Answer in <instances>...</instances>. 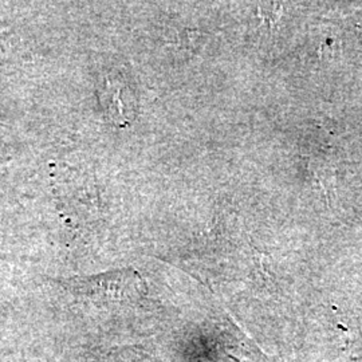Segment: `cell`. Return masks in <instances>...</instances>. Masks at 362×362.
Returning a JSON list of instances; mask_svg holds the SVG:
<instances>
[{"instance_id": "6da1fadb", "label": "cell", "mask_w": 362, "mask_h": 362, "mask_svg": "<svg viewBox=\"0 0 362 362\" xmlns=\"http://www.w3.org/2000/svg\"><path fill=\"white\" fill-rule=\"evenodd\" d=\"M54 187L61 208L73 218H86L98 211L94 184L77 169L65 168L54 175Z\"/></svg>"}, {"instance_id": "7a4b0ae2", "label": "cell", "mask_w": 362, "mask_h": 362, "mask_svg": "<svg viewBox=\"0 0 362 362\" xmlns=\"http://www.w3.org/2000/svg\"><path fill=\"white\" fill-rule=\"evenodd\" d=\"M59 284L74 296L89 299H121L136 294L140 281L128 272H115L89 278L62 279Z\"/></svg>"}, {"instance_id": "3957f363", "label": "cell", "mask_w": 362, "mask_h": 362, "mask_svg": "<svg viewBox=\"0 0 362 362\" xmlns=\"http://www.w3.org/2000/svg\"><path fill=\"white\" fill-rule=\"evenodd\" d=\"M125 91L127 86L124 79L117 76H106L98 88L105 115L118 127L128 125L130 122V106L127 104Z\"/></svg>"}, {"instance_id": "277c9868", "label": "cell", "mask_w": 362, "mask_h": 362, "mask_svg": "<svg viewBox=\"0 0 362 362\" xmlns=\"http://www.w3.org/2000/svg\"><path fill=\"white\" fill-rule=\"evenodd\" d=\"M311 170H313L315 179L321 184L325 194L329 197L330 191L334 189V173L327 165H325L324 163H314L311 165Z\"/></svg>"}, {"instance_id": "5b68a950", "label": "cell", "mask_w": 362, "mask_h": 362, "mask_svg": "<svg viewBox=\"0 0 362 362\" xmlns=\"http://www.w3.org/2000/svg\"><path fill=\"white\" fill-rule=\"evenodd\" d=\"M260 19L272 27L282 15V4L279 3H260L258 7Z\"/></svg>"}]
</instances>
